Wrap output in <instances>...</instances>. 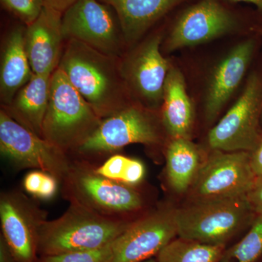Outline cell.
<instances>
[{
  "label": "cell",
  "mask_w": 262,
  "mask_h": 262,
  "mask_svg": "<svg viewBox=\"0 0 262 262\" xmlns=\"http://www.w3.org/2000/svg\"><path fill=\"white\" fill-rule=\"evenodd\" d=\"M58 68L102 120L133 103L122 77L120 58L70 39L65 42Z\"/></svg>",
  "instance_id": "cell-1"
},
{
  "label": "cell",
  "mask_w": 262,
  "mask_h": 262,
  "mask_svg": "<svg viewBox=\"0 0 262 262\" xmlns=\"http://www.w3.org/2000/svg\"><path fill=\"white\" fill-rule=\"evenodd\" d=\"M133 222L104 216L70 203L61 216L46 220L41 226L37 253L42 256H53L101 248L121 235Z\"/></svg>",
  "instance_id": "cell-2"
},
{
  "label": "cell",
  "mask_w": 262,
  "mask_h": 262,
  "mask_svg": "<svg viewBox=\"0 0 262 262\" xmlns=\"http://www.w3.org/2000/svg\"><path fill=\"white\" fill-rule=\"evenodd\" d=\"M102 120L63 72L57 68L51 76L42 137L68 154L77 151L97 130Z\"/></svg>",
  "instance_id": "cell-3"
},
{
  "label": "cell",
  "mask_w": 262,
  "mask_h": 262,
  "mask_svg": "<svg viewBox=\"0 0 262 262\" xmlns=\"http://www.w3.org/2000/svg\"><path fill=\"white\" fill-rule=\"evenodd\" d=\"M254 215L246 196L192 201L176 209L177 234L202 244L226 246Z\"/></svg>",
  "instance_id": "cell-4"
},
{
  "label": "cell",
  "mask_w": 262,
  "mask_h": 262,
  "mask_svg": "<svg viewBox=\"0 0 262 262\" xmlns=\"http://www.w3.org/2000/svg\"><path fill=\"white\" fill-rule=\"evenodd\" d=\"M63 192L70 203L116 220L141 211L144 200L133 186L98 175L89 163L72 162L63 179Z\"/></svg>",
  "instance_id": "cell-5"
},
{
  "label": "cell",
  "mask_w": 262,
  "mask_h": 262,
  "mask_svg": "<svg viewBox=\"0 0 262 262\" xmlns=\"http://www.w3.org/2000/svg\"><path fill=\"white\" fill-rule=\"evenodd\" d=\"M66 41L75 39L107 56L122 58L126 42L116 12L101 0H77L62 15Z\"/></svg>",
  "instance_id": "cell-6"
},
{
  "label": "cell",
  "mask_w": 262,
  "mask_h": 262,
  "mask_svg": "<svg viewBox=\"0 0 262 262\" xmlns=\"http://www.w3.org/2000/svg\"><path fill=\"white\" fill-rule=\"evenodd\" d=\"M0 151L15 169H37L63 182L72 161L67 153L0 111Z\"/></svg>",
  "instance_id": "cell-7"
},
{
  "label": "cell",
  "mask_w": 262,
  "mask_h": 262,
  "mask_svg": "<svg viewBox=\"0 0 262 262\" xmlns=\"http://www.w3.org/2000/svg\"><path fill=\"white\" fill-rule=\"evenodd\" d=\"M261 108L262 80L253 73L237 101L208 133L209 147L223 151L252 152L261 139Z\"/></svg>",
  "instance_id": "cell-8"
},
{
  "label": "cell",
  "mask_w": 262,
  "mask_h": 262,
  "mask_svg": "<svg viewBox=\"0 0 262 262\" xmlns=\"http://www.w3.org/2000/svg\"><path fill=\"white\" fill-rule=\"evenodd\" d=\"M256 179L251 152L213 150L203 162L189 192L192 201L243 198Z\"/></svg>",
  "instance_id": "cell-9"
},
{
  "label": "cell",
  "mask_w": 262,
  "mask_h": 262,
  "mask_svg": "<svg viewBox=\"0 0 262 262\" xmlns=\"http://www.w3.org/2000/svg\"><path fill=\"white\" fill-rule=\"evenodd\" d=\"M162 140L159 123L151 110L132 103L103 119L97 130L77 151L82 155H101L133 144L159 145Z\"/></svg>",
  "instance_id": "cell-10"
},
{
  "label": "cell",
  "mask_w": 262,
  "mask_h": 262,
  "mask_svg": "<svg viewBox=\"0 0 262 262\" xmlns=\"http://www.w3.org/2000/svg\"><path fill=\"white\" fill-rule=\"evenodd\" d=\"M226 3L225 0H198L183 10L172 24L164 50L171 53L209 42L239 29L241 18Z\"/></svg>",
  "instance_id": "cell-11"
},
{
  "label": "cell",
  "mask_w": 262,
  "mask_h": 262,
  "mask_svg": "<svg viewBox=\"0 0 262 262\" xmlns=\"http://www.w3.org/2000/svg\"><path fill=\"white\" fill-rule=\"evenodd\" d=\"M163 35L151 36L120 58L122 77L131 98L153 110L163 103L164 87L171 65L161 53Z\"/></svg>",
  "instance_id": "cell-12"
},
{
  "label": "cell",
  "mask_w": 262,
  "mask_h": 262,
  "mask_svg": "<svg viewBox=\"0 0 262 262\" xmlns=\"http://www.w3.org/2000/svg\"><path fill=\"white\" fill-rule=\"evenodd\" d=\"M46 218V212L24 193L2 192L1 235L16 262L37 261L38 234Z\"/></svg>",
  "instance_id": "cell-13"
},
{
  "label": "cell",
  "mask_w": 262,
  "mask_h": 262,
  "mask_svg": "<svg viewBox=\"0 0 262 262\" xmlns=\"http://www.w3.org/2000/svg\"><path fill=\"white\" fill-rule=\"evenodd\" d=\"M176 208H161L134 221L114 241L110 262H144L158 256L177 234Z\"/></svg>",
  "instance_id": "cell-14"
},
{
  "label": "cell",
  "mask_w": 262,
  "mask_h": 262,
  "mask_svg": "<svg viewBox=\"0 0 262 262\" xmlns=\"http://www.w3.org/2000/svg\"><path fill=\"white\" fill-rule=\"evenodd\" d=\"M62 15L46 5L39 17L26 27L24 42L34 75H52L59 65L65 45Z\"/></svg>",
  "instance_id": "cell-15"
},
{
  "label": "cell",
  "mask_w": 262,
  "mask_h": 262,
  "mask_svg": "<svg viewBox=\"0 0 262 262\" xmlns=\"http://www.w3.org/2000/svg\"><path fill=\"white\" fill-rule=\"evenodd\" d=\"M255 49V41L247 39L232 48L211 75L205 97V115L214 121L244 80Z\"/></svg>",
  "instance_id": "cell-16"
},
{
  "label": "cell",
  "mask_w": 262,
  "mask_h": 262,
  "mask_svg": "<svg viewBox=\"0 0 262 262\" xmlns=\"http://www.w3.org/2000/svg\"><path fill=\"white\" fill-rule=\"evenodd\" d=\"M25 29V25L17 26L5 38L0 64V98L3 106L11 103L34 75L26 51Z\"/></svg>",
  "instance_id": "cell-17"
},
{
  "label": "cell",
  "mask_w": 262,
  "mask_h": 262,
  "mask_svg": "<svg viewBox=\"0 0 262 262\" xmlns=\"http://www.w3.org/2000/svg\"><path fill=\"white\" fill-rule=\"evenodd\" d=\"M162 124L172 139H190L194 112L182 72L171 66L164 87Z\"/></svg>",
  "instance_id": "cell-18"
},
{
  "label": "cell",
  "mask_w": 262,
  "mask_h": 262,
  "mask_svg": "<svg viewBox=\"0 0 262 262\" xmlns=\"http://www.w3.org/2000/svg\"><path fill=\"white\" fill-rule=\"evenodd\" d=\"M116 12L124 39L132 45L185 0H101Z\"/></svg>",
  "instance_id": "cell-19"
},
{
  "label": "cell",
  "mask_w": 262,
  "mask_h": 262,
  "mask_svg": "<svg viewBox=\"0 0 262 262\" xmlns=\"http://www.w3.org/2000/svg\"><path fill=\"white\" fill-rule=\"evenodd\" d=\"M51 76L33 75L11 103L2 108L15 121L41 137L49 102Z\"/></svg>",
  "instance_id": "cell-20"
},
{
  "label": "cell",
  "mask_w": 262,
  "mask_h": 262,
  "mask_svg": "<svg viewBox=\"0 0 262 262\" xmlns=\"http://www.w3.org/2000/svg\"><path fill=\"white\" fill-rule=\"evenodd\" d=\"M165 158L170 187L178 194L189 192L205 160L201 150L190 139H172Z\"/></svg>",
  "instance_id": "cell-21"
},
{
  "label": "cell",
  "mask_w": 262,
  "mask_h": 262,
  "mask_svg": "<svg viewBox=\"0 0 262 262\" xmlns=\"http://www.w3.org/2000/svg\"><path fill=\"white\" fill-rule=\"evenodd\" d=\"M225 245L202 244L179 237L174 238L160 251L158 262H220Z\"/></svg>",
  "instance_id": "cell-22"
},
{
  "label": "cell",
  "mask_w": 262,
  "mask_h": 262,
  "mask_svg": "<svg viewBox=\"0 0 262 262\" xmlns=\"http://www.w3.org/2000/svg\"><path fill=\"white\" fill-rule=\"evenodd\" d=\"M94 170L98 175L133 187L139 184L145 175L144 164L121 155L110 157Z\"/></svg>",
  "instance_id": "cell-23"
},
{
  "label": "cell",
  "mask_w": 262,
  "mask_h": 262,
  "mask_svg": "<svg viewBox=\"0 0 262 262\" xmlns=\"http://www.w3.org/2000/svg\"><path fill=\"white\" fill-rule=\"evenodd\" d=\"M225 255L236 262H256L262 255V214L258 215L244 238Z\"/></svg>",
  "instance_id": "cell-24"
},
{
  "label": "cell",
  "mask_w": 262,
  "mask_h": 262,
  "mask_svg": "<svg viewBox=\"0 0 262 262\" xmlns=\"http://www.w3.org/2000/svg\"><path fill=\"white\" fill-rule=\"evenodd\" d=\"M59 181L51 174L36 170L29 172L24 177V190L41 200H50L58 190Z\"/></svg>",
  "instance_id": "cell-25"
},
{
  "label": "cell",
  "mask_w": 262,
  "mask_h": 262,
  "mask_svg": "<svg viewBox=\"0 0 262 262\" xmlns=\"http://www.w3.org/2000/svg\"><path fill=\"white\" fill-rule=\"evenodd\" d=\"M114 241L96 249L43 256L37 262H110L113 254Z\"/></svg>",
  "instance_id": "cell-26"
},
{
  "label": "cell",
  "mask_w": 262,
  "mask_h": 262,
  "mask_svg": "<svg viewBox=\"0 0 262 262\" xmlns=\"http://www.w3.org/2000/svg\"><path fill=\"white\" fill-rule=\"evenodd\" d=\"M1 3L26 27L39 17L46 5L44 0H1Z\"/></svg>",
  "instance_id": "cell-27"
},
{
  "label": "cell",
  "mask_w": 262,
  "mask_h": 262,
  "mask_svg": "<svg viewBox=\"0 0 262 262\" xmlns=\"http://www.w3.org/2000/svg\"><path fill=\"white\" fill-rule=\"evenodd\" d=\"M246 199L255 215H261L262 177L256 178L251 190L246 194Z\"/></svg>",
  "instance_id": "cell-28"
},
{
  "label": "cell",
  "mask_w": 262,
  "mask_h": 262,
  "mask_svg": "<svg viewBox=\"0 0 262 262\" xmlns=\"http://www.w3.org/2000/svg\"><path fill=\"white\" fill-rule=\"evenodd\" d=\"M251 165L256 178L262 177V137L256 149L251 152Z\"/></svg>",
  "instance_id": "cell-29"
},
{
  "label": "cell",
  "mask_w": 262,
  "mask_h": 262,
  "mask_svg": "<svg viewBox=\"0 0 262 262\" xmlns=\"http://www.w3.org/2000/svg\"><path fill=\"white\" fill-rule=\"evenodd\" d=\"M46 5L63 13L77 0H44Z\"/></svg>",
  "instance_id": "cell-30"
},
{
  "label": "cell",
  "mask_w": 262,
  "mask_h": 262,
  "mask_svg": "<svg viewBox=\"0 0 262 262\" xmlns=\"http://www.w3.org/2000/svg\"><path fill=\"white\" fill-rule=\"evenodd\" d=\"M0 262H16L2 235L0 237Z\"/></svg>",
  "instance_id": "cell-31"
},
{
  "label": "cell",
  "mask_w": 262,
  "mask_h": 262,
  "mask_svg": "<svg viewBox=\"0 0 262 262\" xmlns=\"http://www.w3.org/2000/svg\"><path fill=\"white\" fill-rule=\"evenodd\" d=\"M228 3H247L254 5L257 10L258 14L261 15L262 18V0H225Z\"/></svg>",
  "instance_id": "cell-32"
},
{
  "label": "cell",
  "mask_w": 262,
  "mask_h": 262,
  "mask_svg": "<svg viewBox=\"0 0 262 262\" xmlns=\"http://www.w3.org/2000/svg\"><path fill=\"white\" fill-rule=\"evenodd\" d=\"M234 260L232 259V258L227 257L225 255L224 256V257L222 258V259L221 260L220 262H234Z\"/></svg>",
  "instance_id": "cell-33"
},
{
  "label": "cell",
  "mask_w": 262,
  "mask_h": 262,
  "mask_svg": "<svg viewBox=\"0 0 262 262\" xmlns=\"http://www.w3.org/2000/svg\"><path fill=\"white\" fill-rule=\"evenodd\" d=\"M255 30L262 35V26H261V27H256V28L255 29Z\"/></svg>",
  "instance_id": "cell-34"
},
{
  "label": "cell",
  "mask_w": 262,
  "mask_h": 262,
  "mask_svg": "<svg viewBox=\"0 0 262 262\" xmlns=\"http://www.w3.org/2000/svg\"><path fill=\"white\" fill-rule=\"evenodd\" d=\"M144 262H158V261H157V258H151Z\"/></svg>",
  "instance_id": "cell-35"
}]
</instances>
